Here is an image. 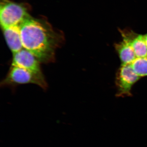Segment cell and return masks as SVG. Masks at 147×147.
Segmentation results:
<instances>
[{
	"instance_id": "1",
	"label": "cell",
	"mask_w": 147,
	"mask_h": 147,
	"mask_svg": "<svg viewBox=\"0 0 147 147\" xmlns=\"http://www.w3.org/2000/svg\"><path fill=\"white\" fill-rule=\"evenodd\" d=\"M22 45L40 62L49 63L55 59L56 50L63 43L62 35L48 24L30 16L20 25Z\"/></svg>"
},
{
	"instance_id": "2",
	"label": "cell",
	"mask_w": 147,
	"mask_h": 147,
	"mask_svg": "<svg viewBox=\"0 0 147 147\" xmlns=\"http://www.w3.org/2000/svg\"><path fill=\"white\" fill-rule=\"evenodd\" d=\"M36 84L42 88L46 89L47 84L42 74L11 65L7 75L1 83V85L13 86L21 84Z\"/></svg>"
},
{
	"instance_id": "3",
	"label": "cell",
	"mask_w": 147,
	"mask_h": 147,
	"mask_svg": "<svg viewBox=\"0 0 147 147\" xmlns=\"http://www.w3.org/2000/svg\"><path fill=\"white\" fill-rule=\"evenodd\" d=\"M26 8L9 0H3L0 5V21L3 29L20 25L28 17Z\"/></svg>"
},
{
	"instance_id": "4",
	"label": "cell",
	"mask_w": 147,
	"mask_h": 147,
	"mask_svg": "<svg viewBox=\"0 0 147 147\" xmlns=\"http://www.w3.org/2000/svg\"><path fill=\"white\" fill-rule=\"evenodd\" d=\"M140 78L134 72L131 65H121L116 75L117 95L122 97L130 96L132 86Z\"/></svg>"
},
{
	"instance_id": "5",
	"label": "cell",
	"mask_w": 147,
	"mask_h": 147,
	"mask_svg": "<svg viewBox=\"0 0 147 147\" xmlns=\"http://www.w3.org/2000/svg\"><path fill=\"white\" fill-rule=\"evenodd\" d=\"M40 63V62L32 53L23 48L13 54L11 65L26 69L35 73L42 74Z\"/></svg>"
},
{
	"instance_id": "6",
	"label": "cell",
	"mask_w": 147,
	"mask_h": 147,
	"mask_svg": "<svg viewBox=\"0 0 147 147\" xmlns=\"http://www.w3.org/2000/svg\"><path fill=\"white\" fill-rule=\"evenodd\" d=\"M123 40L129 42L137 58L147 57V44L144 35L137 34L130 30H121Z\"/></svg>"
},
{
	"instance_id": "7",
	"label": "cell",
	"mask_w": 147,
	"mask_h": 147,
	"mask_svg": "<svg viewBox=\"0 0 147 147\" xmlns=\"http://www.w3.org/2000/svg\"><path fill=\"white\" fill-rule=\"evenodd\" d=\"M7 43L13 54L23 49L20 25L3 29Z\"/></svg>"
},
{
	"instance_id": "8",
	"label": "cell",
	"mask_w": 147,
	"mask_h": 147,
	"mask_svg": "<svg viewBox=\"0 0 147 147\" xmlns=\"http://www.w3.org/2000/svg\"><path fill=\"white\" fill-rule=\"evenodd\" d=\"M115 48L120 59L121 65L131 64L137 58L131 45L124 40L119 43H116Z\"/></svg>"
},
{
	"instance_id": "9",
	"label": "cell",
	"mask_w": 147,
	"mask_h": 147,
	"mask_svg": "<svg viewBox=\"0 0 147 147\" xmlns=\"http://www.w3.org/2000/svg\"><path fill=\"white\" fill-rule=\"evenodd\" d=\"M130 65L134 72L139 77L147 76V57L137 58Z\"/></svg>"
},
{
	"instance_id": "10",
	"label": "cell",
	"mask_w": 147,
	"mask_h": 147,
	"mask_svg": "<svg viewBox=\"0 0 147 147\" xmlns=\"http://www.w3.org/2000/svg\"><path fill=\"white\" fill-rule=\"evenodd\" d=\"M145 38V39H146V42L147 44V34H146L144 35Z\"/></svg>"
}]
</instances>
